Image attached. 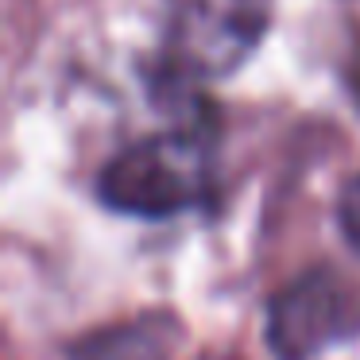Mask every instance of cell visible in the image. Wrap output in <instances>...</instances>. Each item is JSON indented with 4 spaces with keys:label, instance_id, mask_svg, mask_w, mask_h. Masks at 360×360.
<instances>
[{
    "label": "cell",
    "instance_id": "cell-3",
    "mask_svg": "<svg viewBox=\"0 0 360 360\" xmlns=\"http://www.w3.org/2000/svg\"><path fill=\"white\" fill-rule=\"evenodd\" d=\"M264 333L275 360H318L360 337V290L333 267H310L267 302Z\"/></svg>",
    "mask_w": 360,
    "mask_h": 360
},
{
    "label": "cell",
    "instance_id": "cell-1",
    "mask_svg": "<svg viewBox=\"0 0 360 360\" xmlns=\"http://www.w3.org/2000/svg\"><path fill=\"white\" fill-rule=\"evenodd\" d=\"M217 190V143L205 124H179L120 148L97 171V198L109 210L163 221L202 210Z\"/></svg>",
    "mask_w": 360,
    "mask_h": 360
},
{
    "label": "cell",
    "instance_id": "cell-2",
    "mask_svg": "<svg viewBox=\"0 0 360 360\" xmlns=\"http://www.w3.org/2000/svg\"><path fill=\"white\" fill-rule=\"evenodd\" d=\"M271 0H171L159 43L167 86H202L240 70L264 43Z\"/></svg>",
    "mask_w": 360,
    "mask_h": 360
},
{
    "label": "cell",
    "instance_id": "cell-4",
    "mask_svg": "<svg viewBox=\"0 0 360 360\" xmlns=\"http://www.w3.org/2000/svg\"><path fill=\"white\" fill-rule=\"evenodd\" d=\"M174 345H179V321L167 314H143L136 321H120L82 337L70 349V360H167Z\"/></svg>",
    "mask_w": 360,
    "mask_h": 360
},
{
    "label": "cell",
    "instance_id": "cell-5",
    "mask_svg": "<svg viewBox=\"0 0 360 360\" xmlns=\"http://www.w3.org/2000/svg\"><path fill=\"white\" fill-rule=\"evenodd\" d=\"M337 221H341L345 240L360 252V174H352L349 186L341 190V202H337Z\"/></svg>",
    "mask_w": 360,
    "mask_h": 360
}]
</instances>
